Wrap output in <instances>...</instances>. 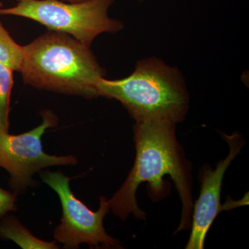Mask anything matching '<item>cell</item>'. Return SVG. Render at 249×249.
Returning a JSON list of instances; mask_svg holds the SVG:
<instances>
[{
  "label": "cell",
  "instance_id": "6da1fadb",
  "mask_svg": "<svg viewBox=\"0 0 249 249\" xmlns=\"http://www.w3.org/2000/svg\"><path fill=\"white\" fill-rule=\"evenodd\" d=\"M136 158L133 168L124 184L108 199L113 213L125 220L129 214L145 219V213L139 209L136 193L142 183H148L152 197L164 196L165 176L175 183L182 203V213L177 232L191 227L193 202L192 196L191 167L185 158L175 135V124L163 121L136 122L134 126Z\"/></svg>",
  "mask_w": 249,
  "mask_h": 249
},
{
  "label": "cell",
  "instance_id": "7a4b0ae2",
  "mask_svg": "<svg viewBox=\"0 0 249 249\" xmlns=\"http://www.w3.org/2000/svg\"><path fill=\"white\" fill-rule=\"evenodd\" d=\"M19 72L36 89L88 99L98 97V82L106 75L89 47L52 31L23 46Z\"/></svg>",
  "mask_w": 249,
  "mask_h": 249
},
{
  "label": "cell",
  "instance_id": "3957f363",
  "mask_svg": "<svg viewBox=\"0 0 249 249\" xmlns=\"http://www.w3.org/2000/svg\"><path fill=\"white\" fill-rule=\"evenodd\" d=\"M97 90L98 96L119 101L135 122L176 124L185 119L189 106L181 72L156 57L137 62L134 71L125 78H101Z\"/></svg>",
  "mask_w": 249,
  "mask_h": 249
},
{
  "label": "cell",
  "instance_id": "277c9868",
  "mask_svg": "<svg viewBox=\"0 0 249 249\" xmlns=\"http://www.w3.org/2000/svg\"><path fill=\"white\" fill-rule=\"evenodd\" d=\"M114 0H87L71 3L62 0H18L12 7L0 9V16L32 19L49 31L71 36L90 47L98 36L122 30L124 23L109 17Z\"/></svg>",
  "mask_w": 249,
  "mask_h": 249
},
{
  "label": "cell",
  "instance_id": "5b68a950",
  "mask_svg": "<svg viewBox=\"0 0 249 249\" xmlns=\"http://www.w3.org/2000/svg\"><path fill=\"white\" fill-rule=\"evenodd\" d=\"M41 179L58 195L62 206V217L53 232L54 240L66 249L80 248L87 244L91 248H120L119 240L106 231L103 221L109 212L108 199L100 196V207L91 211L75 196L70 187L71 178L62 172L41 170Z\"/></svg>",
  "mask_w": 249,
  "mask_h": 249
},
{
  "label": "cell",
  "instance_id": "8992f818",
  "mask_svg": "<svg viewBox=\"0 0 249 249\" xmlns=\"http://www.w3.org/2000/svg\"><path fill=\"white\" fill-rule=\"evenodd\" d=\"M40 114L42 124L24 133L14 135L0 130V167L9 174L10 188L17 196L36 186L33 178L36 173L49 167L74 165L78 162L73 155H50L44 151L42 137L47 129L58 125V119L49 109Z\"/></svg>",
  "mask_w": 249,
  "mask_h": 249
},
{
  "label": "cell",
  "instance_id": "52a82bcc",
  "mask_svg": "<svg viewBox=\"0 0 249 249\" xmlns=\"http://www.w3.org/2000/svg\"><path fill=\"white\" fill-rule=\"evenodd\" d=\"M224 139L229 144L230 152L225 160L217 163L216 169L207 166L203 170L200 196L193 207L192 231L186 249H204L205 238L210 227L218 214L225 209V206L221 204L223 178L232 160L240 153L244 140L236 133L231 136L224 134Z\"/></svg>",
  "mask_w": 249,
  "mask_h": 249
},
{
  "label": "cell",
  "instance_id": "ba28073f",
  "mask_svg": "<svg viewBox=\"0 0 249 249\" xmlns=\"http://www.w3.org/2000/svg\"><path fill=\"white\" fill-rule=\"evenodd\" d=\"M0 239L11 240L22 249H59L56 241L40 240L31 233L16 216L6 214L0 218Z\"/></svg>",
  "mask_w": 249,
  "mask_h": 249
},
{
  "label": "cell",
  "instance_id": "9c48e42d",
  "mask_svg": "<svg viewBox=\"0 0 249 249\" xmlns=\"http://www.w3.org/2000/svg\"><path fill=\"white\" fill-rule=\"evenodd\" d=\"M14 70L0 62V130L9 132L10 101L14 87Z\"/></svg>",
  "mask_w": 249,
  "mask_h": 249
},
{
  "label": "cell",
  "instance_id": "30bf717a",
  "mask_svg": "<svg viewBox=\"0 0 249 249\" xmlns=\"http://www.w3.org/2000/svg\"><path fill=\"white\" fill-rule=\"evenodd\" d=\"M23 58V46L18 45L0 22V62L19 71Z\"/></svg>",
  "mask_w": 249,
  "mask_h": 249
},
{
  "label": "cell",
  "instance_id": "8fae6325",
  "mask_svg": "<svg viewBox=\"0 0 249 249\" xmlns=\"http://www.w3.org/2000/svg\"><path fill=\"white\" fill-rule=\"evenodd\" d=\"M17 195L13 191H8L0 187V218L9 212L17 211Z\"/></svg>",
  "mask_w": 249,
  "mask_h": 249
},
{
  "label": "cell",
  "instance_id": "7c38bea8",
  "mask_svg": "<svg viewBox=\"0 0 249 249\" xmlns=\"http://www.w3.org/2000/svg\"><path fill=\"white\" fill-rule=\"evenodd\" d=\"M64 1H67V2L76 3V2H81V1H87V0H62Z\"/></svg>",
  "mask_w": 249,
  "mask_h": 249
},
{
  "label": "cell",
  "instance_id": "4fadbf2b",
  "mask_svg": "<svg viewBox=\"0 0 249 249\" xmlns=\"http://www.w3.org/2000/svg\"><path fill=\"white\" fill-rule=\"evenodd\" d=\"M139 1H142L143 0H138Z\"/></svg>",
  "mask_w": 249,
  "mask_h": 249
}]
</instances>
